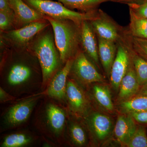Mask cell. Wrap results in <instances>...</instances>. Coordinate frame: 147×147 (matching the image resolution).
<instances>
[{"instance_id":"obj_32","label":"cell","mask_w":147,"mask_h":147,"mask_svg":"<svg viewBox=\"0 0 147 147\" xmlns=\"http://www.w3.org/2000/svg\"><path fill=\"white\" fill-rule=\"evenodd\" d=\"M14 97L10 95L3 88L1 87L0 88V100L1 102H6L13 100L14 99Z\"/></svg>"},{"instance_id":"obj_23","label":"cell","mask_w":147,"mask_h":147,"mask_svg":"<svg viewBox=\"0 0 147 147\" xmlns=\"http://www.w3.org/2000/svg\"><path fill=\"white\" fill-rule=\"evenodd\" d=\"M138 82L141 87L147 85V62L131 49L125 39Z\"/></svg>"},{"instance_id":"obj_1","label":"cell","mask_w":147,"mask_h":147,"mask_svg":"<svg viewBox=\"0 0 147 147\" xmlns=\"http://www.w3.org/2000/svg\"><path fill=\"white\" fill-rule=\"evenodd\" d=\"M49 26L37 35L27 48L39 62L43 84L54 76L61 62L55 45L54 34Z\"/></svg>"},{"instance_id":"obj_17","label":"cell","mask_w":147,"mask_h":147,"mask_svg":"<svg viewBox=\"0 0 147 147\" xmlns=\"http://www.w3.org/2000/svg\"><path fill=\"white\" fill-rule=\"evenodd\" d=\"M97 37L101 66L107 77L110 79L111 69L117 55V44L113 41Z\"/></svg>"},{"instance_id":"obj_20","label":"cell","mask_w":147,"mask_h":147,"mask_svg":"<svg viewBox=\"0 0 147 147\" xmlns=\"http://www.w3.org/2000/svg\"><path fill=\"white\" fill-rule=\"evenodd\" d=\"M67 8L74 10L76 9L82 13H91L96 12L102 3L108 0H57Z\"/></svg>"},{"instance_id":"obj_4","label":"cell","mask_w":147,"mask_h":147,"mask_svg":"<svg viewBox=\"0 0 147 147\" xmlns=\"http://www.w3.org/2000/svg\"><path fill=\"white\" fill-rule=\"evenodd\" d=\"M50 25L46 19L32 22L20 28L1 32V38L13 48L27 49L37 35Z\"/></svg>"},{"instance_id":"obj_3","label":"cell","mask_w":147,"mask_h":147,"mask_svg":"<svg viewBox=\"0 0 147 147\" xmlns=\"http://www.w3.org/2000/svg\"><path fill=\"white\" fill-rule=\"evenodd\" d=\"M35 10L45 16L57 19H69L78 24L84 21H90L97 16L94 13H82L67 8L59 2L52 0H24Z\"/></svg>"},{"instance_id":"obj_18","label":"cell","mask_w":147,"mask_h":147,"mask_svg":"<svg viewBox=\"0 0 147 147\" xmlns=\"http://www.w3.org/2000/svg\"><path fill=\"white\" fill-rule=\"evenodd\" d=\"M46 123L55 134H60L65 126L66 116L62 109L54 104H48L45 110Z\"/></svg>"},{"instance_id":"obj_9","label":"cell","mask_w":147,"mask_h":147,"mask_svg":"<svg viewBox=\"0 0 147 147\" xmlns=\"http://www.w3.org/2000/svg\"><path fill=\"white\" fill-rule=\"evenodd\" d=\"M117 44V55L112 66L109 79L113 89L118 92L121 82L128 69L131 57L125 38Z\"/></svg>"},{"instance_id":"obj_26","label":"cell","mask_w":147,"mask_h":147,"mask_svg":"<svg viewBox=\"0 0 147 147\" xmlns=\"http://www.w3.org/2000/svg\"><path fill=\"white\" fill-rule=\"evenodd\" d=\"M31 137L23 133L9 134L4 139L1 146L19 147L28 145L32 142Z\"/></svg>"},{"instance_id":"obj_29","label":"cell","mask_w":147,"mask_h":147,"mask_svg":"<svg viewBox=\"0 0 147 147\" xmlns=\"http://www.w3.org/2000/svg\"><path fill=\"white\" fill-rule=\"evenodd\" d=\"M129 8L133 11L137 15L147 18V0L140 5H129Z\"/></svg>"},{"instance_id":"obj_2","label":"cell","mask_w":147,"mask_h":147,"mask_svg":"<svg viewBox=\"0 0 147 147\" xmlns=\"http://www.w3.org/2000/svg\"><path fill=\"white\" fill-rule=\"evenodd\" d=\"M53 29L55 45L61 61L65 64L74 58L81 49V24L69 19H57L45 16Z\"/></svg>"},{"instance_id":"obj_33","label":"cell","mask_w":147,"mask_h":147,"mask_svg":"<svg viewBox=\"0 0 147 147\" xmlns=\"http://www.w3.org/2000/svg\"><path fill=\"white\" fill-rule=\"evenodd\" d=\"M0 11H13L9 5L8 0H0Z\"/></svg>"},{"instance_id":"obj_19","label":"cell","mask_w":147,"mask_h":147,"mask_svg":"<svg viewBox=\"0 0 147 147\" xmlns=\"http://www.w3.org/2000/svg\"><path fill=\"white\" fill-rule=\"evenodd\" d=\"M103 83H95L92 88L93 96L96 104L104 112L113 113L115 110L114 103L110 88Z\"/></svg>"},{"instance_id":"obj_31","label":"cell","mask_w":147,"mask_h":147,"mask_svg":"<svg viewBox=\"0 0 147 147\" xmlns=\"http://www.w3.org/2000/svg\"><path fill=\"white\" fill-rule=\"evenodd\" d=\"M147 0H108V2L120 3L129 5H140L144 3Z\"/></svg>"},{"instance_id":"obj_7","label":"cell","mask_w":147,"mask_h":147,"mask_svg":"<svg viewBox=\"0 0 147 147\" xmlns=\"http://www.w3.org/2000/svg\"><path fill=\"white\" fill-rule=\"evenodd\" d=\"M28 61L19 59L11 62L5 71V83L14 90L28 86L34 77V67Z\"/></svg>"},{"instance_id":"obj_10","label":"cell","mask_w":147,"mask_h":147,"mask_svg":"<svg viewBox=\"0 0 147 147\" xmlns=\"http://www.w3.org/2000/svg\"><path fill=\"white\" fill-rule=\"evenodd\" d=\"M81 49L99 71L102 67L98 55V41L90 21H84L81 24Z\"/></svg>"},{"instance_id":"obj_34","label":"cell","mask_w":147,"mask_h":147,"mask_svg":"<svg viewBox=\"0 0 147 147\" xmlns=\"http://www.w3.org/2000/svg\"><path fill=\"white\" fill-rule=\"evenodd\" d=\"M136 96H147V85L141 87Z\"/></svg>"},{"instance_id":"obj_12","label":"cell","mask_w":147,"mask_h":147,"mask_svg":"<svg viewBox=\"0 0 147 147\" xmlns=\"http://www.w3.org/2000/svg\"><path fill=\"white\" fill-rule=\"evenodd\" d=\"M14 14V29L32 22L45 20V16L32 8L24 0H8Z\"/></svg>"},{"instance_id":"obj_13","label":"cell","mask_w":147,"mask_h":147,"mask_svg":"<svg viewBox=\"0 0 147 147\" xmlns=\"http://www.w3.org/2000/svg\"><path fill=\"white\" fill-rule=\"evenodd\" d=\"M74 59L67 61L61 70L53 76L45 92L50 97L60 100L65 98L67 76L71 70Z\"/></svg>"},{"instance_id":"obj_14","label":"cell","mask_w":147,"mask_h":147,"mask_svg":"<svg viewBox=\"0 0 147 147\" xmlns=\"http://www.w3.org/2000/svg\"><path fill=\"white\" fill-rule=\"evenodd\" d=\"M38 97L24 100L11 107L5 116V122L8 126H15L28 119Z\"/></svg>"},{"instance_id":"obj_30","label":"cell","mask_w":147,"mask_h":147,"mask_svg":"<svg viewBox=\"0 0 147 147\" xmlns=\"http://www.w3.org/2000/svg\"><path fill=\"white\" fill-rule=\"evenodd\" d=\"M139 123L147 124V110L127 114Z\"/></svg>"},{"instance_id":"obj_28","label":"cell","mask_w":147,"mask_h":147,"mask_svg":"<svg viewBox=\"0 0 147 147\" xmlns=\"http://www.w3.org/2000/svg\"><path fill=\"white\" fill-rule=\"evenodd\" d=\"M14 14L13 11H0L1 32L8 31L14 28Z\"/></svg>"},{"instance_id":"obj_11","label":"cell","mask_w":147,"mask_h":147,"mask_svg":"<svg viewBox=\"0 0 147 147\" xmlns=\"http://www.w3.org/2000/svg\"><path fill=\"white\" fill-rule=\"evenodd\" d=\"M66 98L69 109L77 117H86L89 114L90 104L81 87L72 80L67 83Z\"/></svg>"},{"instance_id":"obj_27","label":"cell","mask_w":147,"mask_h":147,"mask_svg":"<svg viewBox=\"0 0 147 147\" xmlns=\"http://www.w3.org/2000/svg\"><path fill=\"white\" fill-rule=\"evenodd\" d=\"M125 147H147V136L144 127H137L134 134Z\"/></svg>"},{"instance_id":"obj_6","label":"cell","mask_w":147,"mask_h":147,"mask_svg":"<svg viewBox=\"0 0 147 147\" xmlns=\"http://www.w3.org/2000/svg\"><path fill=\"white\" fill-rule=\"evenodd\" d=\"M96 36L117 43L125 36L127 27L119 25L112 17L100 9L97 16L90 21Z\"/></svg>"},{"instance_id":"obj_16","label":"cell","mask_w":147,"mask_h":147,"mask_svg":"<svg viewBox=\"0 0 147 147\" xmlns=\"http://www.w3.org/2000/svg\"><path fill=\"white\" fill-rule=\"evenodd\" d=\"M137 127L135 121L131 116L122 114L118 117L113 132L117 141L122 146H126Z\"/></svg>"},{"instance_id":"obj_5","label":"cell","mask_w":147,"mask_h":147,"mask_svg":"<svg viewBox=\"0 0 147 147\" xmlns=\"http://www.w3.org/2000/svg\"><path fill=\"white\" fill-rule=\"evenodd\" d=\"M69 74L79 83L86 86L95 83H103L105 81L104 76L82 49L74 59Z\"/></svg>"},{"instance_id":"obj_21","label":"cell","mask_w":147,"mask_h":147,"mask_svg":"<svg viewBox=\"0 0 147 147\" xmlns=\"http://www.w3.org/2000/svg\"><path fill=\"white\" fill-rule=\"evenodd\" d=\"M129 23L127 31L131 36L147 39V18L137 15L129 8Z\"/></svg>"},{"instance_id":"obj_8","label":"cell","mask_w":147,"mask_h":147,"mask_svg":"<svg viewBox=\"0 0 147 147\" xmlns=\"http://www.w3.org/2000/svg\"><path fill=\"white\" fill-rule=\"evenodd\" d=\"M86 123L95 144L100 146L106 143L114 131L113 120L104 113L93 112L86 117Z\"/></svg>"},{"instance_id":"obj_15","label":"cell","mask_w":147,"mask_h":147,"mask_svg":"<svg viewBox=\"0 0 147 147\" xmlns=\"http://www.w3.org/2000/svg\"><path fill=\"white\" fill-rule=\"evenodd\" d=\"M141 88L131 57L127 71L120 85L117 101L120 103L131 99L136 96Z\"/></svg>"},{"instance_id":"obj_24","label":"cell","mask_w":147,"mask_h":147,"mask_svg":"<svg viewBox=\"0 0 147 147\" xmlns=\"http://www.w3.org/2000/svg\"><path fill=\"white\" fill-rule=\"evenodd\" d=\"M69 132L71 141L77 146H84L88 143V138L85 129L77 123H72L69 127Z\"/></svg>"},{"instance_id":"obj_22","label":"cell","mask_w":147,"mask_h":147,"mask_svg":"<svg viewBox=\"0 0 147 147\" xmlns=\"http://www.w3.org/2000/svg\"><path fill=\"white\" fill-rule=\"evenodd\" d=\"M122 114H127L147 110V96H136L129 100L119 103Z\"/></svg>"},{"instance_id":"obj_25","label":"cell","mask_w":147,"mask_h":147,"mask_svg":"<svg viewBox=\"0 0 147 147\" xmlns=\"http://www.w3.org/2000/svg\"><path fill=\"white\" fill-rule=\"evenodd\" d=\"M125 38L131 49L147 62V39L131 36L127 29Z\"/></svg>"}]
</instances>
